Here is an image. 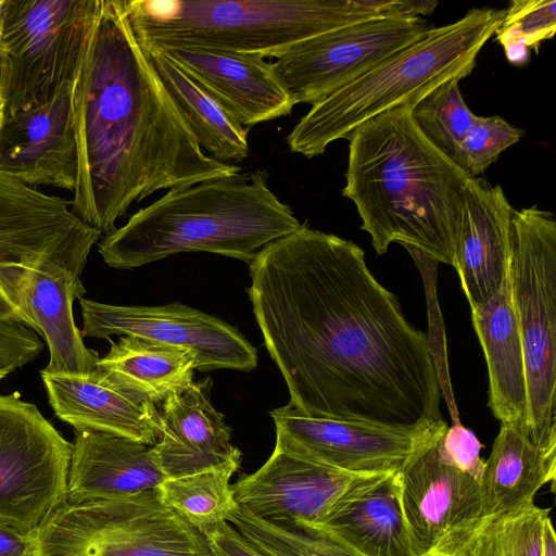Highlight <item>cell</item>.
<instances>
[{"label": "cell", "instance_id": "cell-1", "mask_svg": "<svg viewBox=\"0 0 556 556\" xmlns=\"http://www.w3.org/2000/svg\"><path fill=\"white\" fill-rule=\"evenodd\" d=\"M248 293L264 344L306 414L389 428L442 420L428 336L356 243L300 225L250 263Z\"/></svg>", "mask_w": 556, "mask_h": 556}, {"label": "cell", "instance_id": "cell-2", "mask_svg": "<svg viewBox=\"0 0 556 556\" xmlns=\"http://www.w3.org/2000/svg\"><path fill=\"white\" fill-rule=\"evenodd\" d=\"M71 101L77 148L71 208L101 233L159 190L241 170L201 149L135 35L126 0H99Z\"/></svg>", "mask_w": 556, "mask_h": 556}, {"label": "cell", "instance_id": "cell-3", "mask_svg": "<svg viewBox=\"0 0 556 556\" xmlns=\"http://www.w3.org/2000/svg\"><path fill=\"white\" fill-rule=\"evenodd\" d=\"M410 110H389L352 132L342 195L378 255L400 243L452 265L473 177L428 140Z\"/></svg>", "mask_w": 556, "mask_h": 556}, {"label": "cell", "instance_id": "cell-4", "mask_svg": "<svg viewBox=\"0 0 556 556\" xmlns=\"http://www.w3.org/2000/svg\"><path fill=\"white\" fill-rule=\"evenodd\" d=\"M264 170L168 190L98 243L105 264L136 268L182 252L251 263L271 241L300 227Z\"/></svg>", "mask_w": 556, "mask_h": 556}, {"label": "cell", "instance_id": "cell-5", "mask_svg": "<svg viewBox=\"0 0 556 556\" xmlns=\"http://www.w3.org/2000/svg\"><path fill=\"white\" fill-rule=\"evenodd\" d=\"M505 10L475 8L425 35L355 80L312 105L287 137L293 153L314 157L368 119L389 110L413 108L439 85L470 75Z\"/></svg>", "mask_w": 556, "mask_h": 556}, {"label": "cell", "instance_id": "cell-6", "mask_svg": "<svg viewBox=\"0 0 556 556\" xmlns=\"http://www.w3.org/2000/svg\"><path fill=\"white\" fill-rule=\"evenodd\" d=\"M126 9L144 47H204L264 59L379 16L365 0H126Z\"/></svg>", "mask_w": 556, "mask_h": 556}, {"label": "cell", "instance_id": "cell-7", "mask_svg": "<svg viewBox=\"0 0 556 556\" xmlns=\"http://www.w3.org/2000/svg\"><path fill=\"white\" fill-rule=\"evenodd\" d=\"M36 556H212L201 531L156 488L65 503L34 533Z\"/></svg>", "mask_w": 556, "mask_h": 556}, {"label": "cell", "instance_id": "cell-8", "mask_svg": "<svg viewBox=\"0 0 556 556\" xmlns=\"http://www.w3.org/2000/svg\"><path fill=\"white\" fill-rule=\"evenodd\" d=\"M509 278L522 341L529 429L556 444V220L531 206L515 210Z\"/></svg>", "mask_w": 556, "mask_h": 556}, {"label": "cell", "instance_id": "cell-9", "mask_svg": "<svg viewBox=\"0 0 556 556\" xmlns=\"http://www.w3.org/2000/svg\"><path fill=\"white\" fill-rule=\"evenodd\" d=\"M98 7L99 0H3L4 115L45 103L73 83Z\"/></svg>", "mask_w": 556, "mask_h": 556}, {"label": "cell", "instance_id": "cell-10", "mask_svg": "<svg viewBox=\"0 0 556 556\" xmlns=\"http://www.w3.org/2000/svg\"><path fill=\"white\" fill-rule=\"evenodd\" d=\"M447 428L441 420L396 471L403 513L421 556H465L485 521L482 476L447 455Z\"/></svg>", "mask_w": 556, "mask_h": 556}, {"label": "cell", "instance_id": "cell-11", "mask_svg": "<svg viewBox=\"0 0 556 556\" xmlns=\"http://www.w3.org/2000/svg\"><path fill=\"white\" fill-rule=\"evenodd\" d=\"M71 453L36 405L0 394V522L35 533L65 504Z\"/></svg>", "mask_w": 556, "mask_h": 556}, {"label": "cell", "instance_id": "cell-12", "mask_svg": "<svg viewBox=\"0 0 556 556\" xmlns=\"http://www.w3.org/2000/svg\"><path fill=\"white\" fill-rule=\"evenodd\" d=\"M421 17L372 16L305 39L271 62L293 104H315L428 30Z\"/></svg>", "mask_w": 556, "mask_h": 556}, {"label": "cell", "instance_id": "cell-13", "mask_svg": "<svg viewBox=\"0 0 556 556\" xmlns=\"http://www.w3.org/2000/svg\"><path fill=\"white\" fill-rule=\"evenodd\" d=\"M86 263L87 257L53 255L0 263L1 294L49 348L43 372L86 375L97 369L100 357L84 344L73 316L74 300L86 293L80 280Z\"/></svg>", "mask_w": 556, "mask_h": 556}, {"label": "cell", "instance_id": "cell-14", "mask_svg": "<svg viewBox=\"0 0 556 556\" xmlns=\"http://www.w3.org/2000/svg\"><path fill=\"white\" fill-rule=\"evenodd\" d=\"M83 337L124 334L181 348L195 369L250 371L257 365L254 346L232 326L179 302L162 306H122L79 299Z\"/></svg>", "mask_w": 556, "mask_h": 556}, {"label": "cell", "instance_id": "cell-15", "mask_svg": "<svg viewBox=\"0 0 556 556\" xmlns=\"http://www.w3.org/2000/svg\"><path fill=\"white\" fill-rule=\"evenodd\" d=\"M270 416L276 427L275 448L362 476L397 471L440 422L389 428L313 416L291 403L271 410Z\"/></svg>", "mask_w": 556, "mask_h": 556}, {"label": "cell", "instance_id": "cell-16", "mask_svg": "<svg viewBox=\"0 0 556 556\" xmlns=\"http://www.w3.org/2000/svg\"><path fill=\"white\" fill-rule=\"evenodd\" d=\"M70 207L71 202L0 172V263H26L51 255L88 257L101 231ZM0 319L23 324L1 292Z\"/></svg>", "mask_w": 556, "mask_h": 556}, {"label": "cell", "instance_id": "cell-17", "mask_svg": "<svg viewBox=\"0 0 556 556\" xmlns=\"http://www.w3.org/2000/svg\"><path fill=\"white\" fill-rule=\"evenodd\" d=\"M366 477L274 448L256 471L231 490L235 502L256 517L306 528L320 521L346 490Z\"/></svg>", "mask_w": 556, "mask_h": 556}, {"label": "cell", "instance_id": "cell-18", "mask_svg": "<svg viewBox=\"0 0 556 556\" xmlns=\"http://www.w3.org/2000/svg\"><path fill=\"white\" fill-rule=\"evenodd\" d=\"M71 85L49 101L4 115L0 128V172L35 188L74 190L77 148Z\"/></svg>", "mask_w": 556, "mask_h": 556}, {"label": "cell", "instance_id": "cell-19", "mask_svg": "<svg viewBox=\"0 0 556 556\" xmlns=\"http://www.w3.org/2000/svg\"><path fill=\"white\" fill-rule=\"evenodd\" d=\"M154 49L177 63L244 127L286 116L294 108L271 62L260 55L192 46Z\"/></svg>", "mask_w": 556, "mask_h": 556}, {"label": "cell", "instance_id": "cell-20", "mask_svg": "<svg viewBox=\"0 0 556 556\" xmlns=\"http://www.w3.org/2000/svg\"><path fill=\"white\" fill-rule=\"evenodd\" d=\"M300 529L323 535L355 556H421L403 513L396 471L364 478L320 521Z\"/></svg>", "mask_w": 556, "mask_h": 556}, {"label": "cell", "instance_id": "cell-21", "mask_svg": "<svg viewBox=\"0 0 556 556\" xmlns=\"http://www.w3.org/2000/svg\"><path fill=\"white\" fill-rule=\"evenodd\" d=\"M210 387V379L193 381L162 403L161 433L152 453L166 478L240 466L241 453L231 443L224 416L211 403Z\"/></svg>", "mask_w": 556, "mask_h": 556}, {"label": "cell", "instance_id": "cell-22", "mask_svg": "<svg viewBox=\"0 0 556 556\" xmlns=\"http://www.w3.org/2000/svg\"><path fill=\"white\" fill-rule=\"evenodd\" d=\"M514 212L501 185L472 179L452 264L470 307L492 299L508 275Z\"/></svg>", "mask_w": 556, "mask_h": 556}, {"label": "cell", "instance_id": "cell-23", "mask_svg": "<svg viewBox=\"0 0 556 556\" xmlns=\"http://www.w3.org/2000/svg\"><path fill=\"white\" fill-rule=\"evenodd\" d=\"M49 404L75 431L115 434L154 445L161 433L156 406L121 389L98 368L86 375L40 372Z\"/></svg>", "mask_w": 556, "mask_h": 556}, {"label": "cell", "instance_id": "cell-24", "mask_svg": "<svg viewBox=\"0 0 556 556\" xmlns=\"http://www.w3.org/2000/svg\"><path fill=\"white\" fill-rule=\"evenodd\" d=\"M166 477L152 445L99 431H75L66 503L118 497L157 488Z\"/></svg>", "mask_w": 556, "mask_h": 556}, {"label": "cell", "instance_id": "cell-25", "mask_svg": "<svg viewBox=\"0 0 556 556\" xmlns=\"http://www.w3.org/2000/svg\"><path fill=\"white\" fill-rule=\"evenodd\" d=\"M470 309L488 367V405L501 424L520 425L529 429L525 355L509 271L492 299Z\"/></svg>", "mask_w": 556, "mask_h": 556}, {"label": "cell", "instance_id": "cell-26", "mask_svg": "<svg viewBox=\"0 0 556 556\" xmlns=\"http://www.w3.org/2000/svg\"><path fill=\"white\" fill-rule=\"evenodd\" d=\"M556 478V444L535 441L520 425L501 424L481 478L485 519L534 503L536 492Z\"/></svg>", "mask_w": 556, "mask_h": 556}, {"label": "cell", "instance_id": "cell-27", "mask_svg": "<svg viewBox=\"0 0 556 556\" xmlns=\"http://www.w3.org/2000/svg\"><path fill=\"white\" fill-rule=\"evenodd\" d=\"M97 368L121 389L156 405L191 386L195 362L185 349L124 336Z\"/></svg>", "mask_w": 556, "mask_h": 556}, {"label": "cell", "instance_id": "cell-28", "mask_svg": "<svg viewBox=\"0 0 556 556\" xmlns=\"http://www.w3.org/2000/svg\"><path fill=\"white\" fill-rule=\"evenodd\" d=\"M143 48L201 149L224 163L247 159L250 153L249 128L166 54L154 48Z\"/></svg>", "mask_w": 556, "mask_h": 556}, {"label": "cell", "instance_id": "cell-29", "mask_svg": "<svg viewBox=\"0 0 556 556\" xmlns=\"http://www.w3.org/2000/svg\"><path fill=\"white\" fill-rule=\"evenodd\" d=\"M236 466H223L202 472L166 478L157 488L162 501L185 520L203 532L227 521L236 506L230 478Z\"/></svg>", "mask_w": 556, "mask_h": 556}, {"label": "cell", "instance_id": "cell-30", "mask_svg": "<svg viewBox=\"0 0 556 556\" xmlns=\"http://www.w3.org/2000/svg\"><path fill=\"white\" fill-rule=\"evenodd\" d=\"M549 508L534 503L485 519L465 556H542V532Z\"/></svg>", "mask_w": 556, "mask_h": 556}, {"label": "cell", "instance_id": "cell-31", "mask_svg": "<svg viewBox=\"0 0 556 556\" xmlns=\"http://www.w3.org/2000/svg\"><path fill=\"white\" fill-rule=\"evenodd\" d=\"M459 81L453 78L439 85L410 110L419 130L448 156L456 151L477 117L463 99Z\"/></svg>", "mask_w": 556, "mask_h": 556}, {"label": "cell", "instance_id": "cell-32", "mask_svg": "<svg viewBox=\"0 0 556 556\" xmlns=\"http://www.w3.org/2000/svg\"><path fill=\"white\" fill-rule=\"evenodd\" d=\"M227 521L266 556H355L323 535L264 520L238 504Z\"/></svg>", "mask_w": 556, "mask_h": 556}, {"label": "cell", "instance_id": "cell-33", "mask_svg": "<svg viewBox=\"0 0 556 556\" xmlns=\"http://www.w3.org/2000/svg\"><path fill=\"white\" fill-rule=\"evenodd\" d=\"M555 29L556 1L514 0L495 35L507 60L520 66L529 61L530 49L538 51Z\"/></svg>", "mask_w": 556, "mask_h": 556}, {"label": "cell", "instance_id": "cell-34", "mask_svg": "<svg viewBox=\"0 0 556 556\" xmlns=\"http://www.w3.org/2000/svg\"><path fill=\"white\" fill-rule=\"evenodd\" d=\"M523 130L500 116H478L451 156L470 177L478 178L507 148L521 140Z\"/></svg>", "mask_w": 556, "mask_h": 556}, {"label": "cell", "instance_id": "cell-35", "mask_svg": "<svg viewBox=\"0 0 556 556\" xmlns=\"http://www.w3.org/2000/svg\"><path fill=\"white\" fill-rule=\"evenodd\" d=\"M43 344L25 324L0 319V381L35 359Z\"/></svg>", "mask_w": 556, "mask_h": 556}, {"label": "cell", "instance_id": "cell-36", "mask_svg": "<svg viewBox=\"0 0 556 556\" xmlns=\"http://www.w3.org/2000/svg\"><path fill=\"white\" fill-rule=\"evenodd\" d=\"M443 446L447 455L463 468L482 476L484 460L480 456L482 444L476 434L464 427L459 420H453L443 435Z\"/></svg>", "mask_w": 556, "mask_h": 556}, {"label": "cell", "instance_id": "cell-37", "mask_svg": "<svg viewBox=\"0 0 556 556\" xmlns=\"http://www.w3.org/2000/svg\"><path fill=\"white\" fill-rule=\"evenodd\" d=\"M202 533L212 556H266L229 521L218 522Z\"/></svg>", "mask_w": 556, "mask_h": 556}, {"label": "cell", "instance_id": "cell-38", "mask_svg": "<svg viewBox=\"0 0 556 556\" xmlns=\"http://www.w3.org/2000/svg\"><path fill=\"white\" fill-rule=\"evenodd\" d=\"M379 16L420 17L434 11L437 0H366Z\"/></svg>", "mask_w": 556, "mask_h": 556}, {"label": "cell", "instance_id": "cell-39", "mask_svg": "<svg viewBox=\"0 0 556 556\" xmlns=\"http://www.w3.org/2000/svg\"><path fill=\"white\" fill-rule=\"evenodd\" d=\"M0 556H36L34 533H24L0 522Z\"/></svg>", "mask_w": 556, "mask_h": 556}, {"label": "cell", "instance_id": "cell-40", "mask_svg": "<svg viewBox=\"0 0 556 556\" xmlns=\"http://www.w3.org/2000/svg\"><path fill=\"white\" fill-rule=\"evenodd\" d=\"M542 556H556V535L549 516L543 525Z\"/></svg>", "mask_w": 556, "mask_h": 556}, {"label": "cell", "instance_id": "cell-41", "mask_svg": "<svg viewBox=\"0 0 556 556\" xmlns=\"http://www.w3.org/2000/svg\"><path fill=\"white\" fill-rule=\"evenodd\" d=\"M2 4H3V0H0V76H1V65H2V27H1Z\"/></svg>", "mask_w": 556, "mask_h": 556}, {"label": "cell", "instance_id": "cell-42", "mask_svg": "<svg viewBox=\"0 0 556 556\" xmlns=\"http://www.w3.org/2000/svg\"><path fill=\"white\" fill-rule=\"evenodd\" d=\"M4 118V101L0 96V128Z\"/></svg>", "mask_w": 556, "mask_h": 556}]
</instances>
